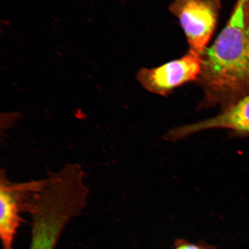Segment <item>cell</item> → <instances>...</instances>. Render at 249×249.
Listing matches in <instances>:
<instances>
[{
    "mask_svg": "<svg viewBox=\"0 0 249 249\" xmlns=\"http://www.w3.org/2000/svg\"><path fill=\"white\" fill-rule=\"evenodd\" d=\"M201 55L206 106L223 108L249 93V0H236L228 22Z\"/></svg>",
    "mask_w": 249,
    "mask_h": 249,
    "instance_id": "1",
    "label": "cell"
},
{
    "mask_svg": "<svg viewBox=\"0 0 249 249\" xmlns=\"http://www.w3.org/2000/svg\"><path fill=\"white\" fill-rule=\"evenodd\" d=\"M88 195L79 164H67L44 179L29 204L33 222L29 249H54L65 227L85 208Z\"/></svg>",
    "mask_w": 249,
    "mask_h": 249,
    "instance_id": "2",
    "label": "cell"
},
{
    "mask_svg": "<svg viewBox=\"0 0 249 249\" xmlns=\"http://www.w3.org/2000/svg\"><path fill=\"white\" fill-rule=\"evenodd\" d=\"M220 0H174L170 11L179 21L190 51L201 55L216 29Z\"/></svg>",
    "mask_w": 249,
    "mask_h": 249,
    "instance_id": "3",
    "label": "cell"
},
{
    "mask_svg": "<svg viewBox=\"0 0 249 249\" xmlns=\"http://www.w3.org/2000/svg\"><path fill=\"white\" fill-rule=\"evenodd\" d=\"M201 69V55L189 51L178 60L157 68L140 70L137 79L148 91L166 96L177 87L197 80Z\"/></svg>",
    "mask_w": 249,
    "mask_h": 249,
    "instance_id": "4",
    "label": "cell"
},
{
    "mask_svg": "<svg viewBox=\"0 0 249 249\" xmlns=\"http://www.w3.org/2000/svg\"><path fill=\"white\" fill-rule=\"evenodd\" d=\"M1 172L0 183V233L4 249H12L16 232L20 222V213L23 201L38 191L42 180H31L23 183L9 181Z\"/></svg>",
    "mask_w": 249,
    "mask_h": 249,
    "instance_id": "5",
    "label": "cell"
},
{
    "mask_svg": "<svg viewBox=\"0 0 249 249\" xmlns=\"http://www.w3.org/2000/svg\"><path fill=\"white\" fill-rule=\"evenodd\" d=\"M214 129H227L239 136H249V93L223 108L215 117L170 130L167 138L176 141L192 134Z\"/></svg>",
    "mask_w": 249,
    "mask_h": 249,
    "instance_id": "6",
    "label": "cell"
},
{
    "mask_svg": "<svg viewBox=\"0 0 249 249\" xmlns=\"http://www.w3.org/2000/svg\"><path fill=\"white\" fill-rule=\"evenodd\" d=\"M174 249H214L213 247L204 245H195L189 244L184 241H177Z\"/></svg>",
    "mask_w": 249,
    "mask_h": 249,
    "instance_id": "7",
    "label": "cell"
}]
</instances>
